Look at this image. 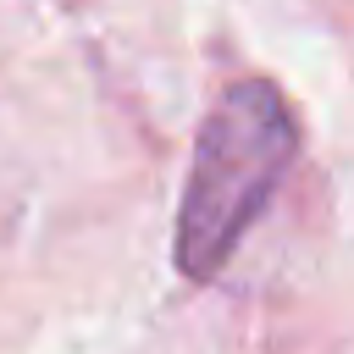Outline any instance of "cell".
I'll list each match as a JSON object with an SVG mask.
<instances>
[{
	"label": "cell",
	"instance_id": "obj_1",
	"mask_svg": "<svg viewBox=\"0 0 354 354\" xmlns=\"http://www.w3.org/2000/svg\"><path fill=\"white\" fill-rule=\"evenodd\" d=\"M299 155V122L271 77H238L210 105L199 138L188 188L177 205V271L188 282L221 277L254 216L282 188L288 166Z\"/></svg>",
	"mask_w": 354,
	"mask_h": 354
}]
</instances>
